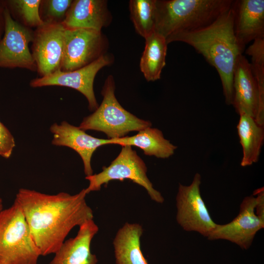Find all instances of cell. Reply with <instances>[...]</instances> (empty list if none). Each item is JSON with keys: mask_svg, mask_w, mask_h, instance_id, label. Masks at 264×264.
Listing matches in <instances>:
<instances>
[{"mask_svg": "<svg viewBox=\"0 0 264 264\" xmlns=\"http://www.w3.org/2000/svg\"><path fill=\"white\" fill-rule=\"evenodd\" d=\"M85 189L70 195L60 192L44 194L21 188L16 195L41 256L54 254L70 231L93 219L88 205Z\"/></svg>", "mask_w": 264, "mask_h": 264, "instance_id": "1", "label": "cell"}, {"mask_svg": "<svg viewBox=\"0 0 264 264\" xmlns=\"http://www.w3.org/2000/svg\"><path fill=\"white\" fill-rule=\"evenodd\" d=\"M166 41L168 44L173 42L185 43L201 54L217 70L225 103L227 105H232L233 71L237 58L243 52L234 33L232 4L209 25L174 34Z\"/></svg>", "mask_w": 264, "mask_h": 264, "instance_id": "2", "label": "cell"}, {"mask_svg": "<svg viewBox=\"0 0 264 264\" xmlns=\"http://www.w3.org/2000/svg\"><path fill=\"white\" fill-rule=\"evenodd\" d=\"M232 0H156L154 32L166 40L206 27L232 5Z\"/></svg>", "mask_w": 264, "mask_h": 264, "instance_id": "3", "label": "cell"}, {"mask_svg": "<svg viewBox=\"0 0 264 264\" xmlns=\"http://www.w3.org/2000/svg\"><path fill=\"white\" fill-rule=\"evenodd\" d=\"M115 88L113 76H108L101 91L103 99L101 105L83 119L80 129L103 132L108 139H115L152 126L150 121L138 118L121 106L115 97Z\"/></svg>", "mask_w": 264, "mask_h": 264, "instance_id": "4", "label": "cell"}, {"mask_svg": "<svg viewBox=\"0 0 264 264\" xmlns=\"http://www.w3.org/2000/svg\"><path fill=\"white\" fill-rule=\"evenodd\" d=\"M40 256L23 212L14 200L0 213V263L37 264Z\"/></svg>", "mask_w": 264, "mask_h": 264, "instance_id": "5", "label": "cell"}, {"mask_svg": "<svg viewBox=\"0 0 264 264\" xmlns=\"http://www.w3.org/2000/svg\"><path fill=\"white\" fill-rule=\"evenodd\" d=\"M118 156L108 167H103L100 173L86 176L89 181L85 189L87 194L101 189V186L113 180L123 181L130 179L147 191L151 198L159 203L164 199L161 193L155 190L147 176V168L144 161L132 146H122Z\"/></svg>", "mask_w": 264, "mask_h": 264, "instance_id": "6", "label": "cell"}, {"mask_svg": "<svg viewBox=\"0 0 264 264\" xmlns=\"http://www.w3.org/2000/svg\"><path fill=\"white\" fill-rule=\"evenodd\" d=\"M201 175L196 173L189 185L179 183L176 220L185 231L207 237L217 223L212 220L200 193Z\"/></svg>", "mask_w": 264, "mask_h": 264, "instance_id": "7", "label": "cell"}, {"mask_svg": "<svg viewBox=\"0 0 264 264\" xmlns=\"http://www.w3.org/2000/svg\"><path fill=\"white\" fill-rule=\"evenodd\" d=\"M108 46L101 31L66 28L61 70L69 71L88 65L106 54Z\"/></svg>", "mask_w": 264, "mask_h": 264, "instance_id": "8", "label": "cell"}, {"mask_svg": "<svg viewBox=\"0 0 264 264\" xmlns=\"http://www.w3.org/2000/svg\"><path fill=\"white\" fill-rule=\"evenodd\" d=\"M5 22L4 33L0 40V67L37 71L36 65L29 47L34 30L14 20L6 7Z\"/></svg>", "mask_w": 264, "mask_h": 264, "instance_id": "9", "label": "cell"}, {"mask_svg": "<svg viewBox=\"0 0 264 264\" xmlns=\"http://www.w3.org/2000/svg\"><path fill=\"white\" fill-rule=\"evenodd\" d=\"M112 62V57L105 54L82 68L69 71L59 69L47 75L32 79L29 86L33 88L56 86L73 88L86 97L89 110L94 111L99 106L93 89L95 77L101 68Z\"/></svg>", "mask_w": 264, "mask_h": 264, "instance_id": "10", "label": "cell"}, {"mask_svg": "<svg viewBox=\"0 0 264 264\" xmlns=\"http://www.w3.org/2000/svg\"><path fill=\"white\" fill-rule=\"evenodd\" d=\"M232 105L238 114H246L264 126V100L261 96L251 64L242 54L237 58L233 75Z\"/></svg>", "mask_w": 264, "mask_h": 264, "instance_id": "11", "label": "cell"}, {"mask_svg": "<svg viewBox=\"0 0 264 264\" xmlns=\"http://www.w3.org/2000/svg\"><path fill=\"white\" fill-rule=\"evenodd\" d=\"M66 28L63 24H46L34 30L31 53L40 77L61 68Z\"/></svg>", "mask_w": 264, "mask_h": 264, "instance_id": "12", "label": "cell"}, {"mask_svg": "<svg viewBox=\"0 0 264 264\" xmlns=\"http://www.w3.org/2000/svg\"><path fill=\"white\" fill-rule=\"evenodd\" d=\"M255 204L254 196L245 197L241 203L238 215L229 223L217 224L207 238L211 241H228L247 250L257 233L264 227V222L256 215Z\"/></svg>", "mask_w": 264, "mask_h": 264, "instance_id": "13", "label": "cell"}, {"mask_svg": "<svg viewBox=\"0 0 264 264\" xmlns=\"http://www.w3.org/2000/svg\"><path fill=\"white\" fill-rule=\"evenodd\" d=\"M49 130L53 134L51 142L53 145L70 148L79 154L83 162L86 176L93 175L91 159L94 152L100 146L111 144L110 139L92 136L79 127L72 125L66 121L60 124H53Z\"/></svg>", "mask_w": 264, "mask_h": 264, "instance_id": "14", "label": "cell"}, {"mask_svg": "<svg viewBox=\"0 0 264 264\" xmlns=\"http://www.w3.org/2000/svg\"><path fill=\"white\" fill-rule=\"evenodd\" d=\"M232 7L235 35L243 51L247 44L264 38V0H233Z\"/></svg>", "mask_w": 264, "mask_h": 264, "instance_id": "15", "label": "cell"}, {"mask_svg": "<svg viewBox=\"0 0 264 264\" xmlns=\"http://www.w3.org/2000/svg\"><path fill=\"white\" fill-rule=\"evenodd\" d=\"M74 238L65 240L48 264H97L95 255L90 251V244L99 228L93 219L79 226Z\"/></svg>", "mask_w": 264, "mask_h": 264, "instance_id": "16", "label": "cell"}, {"mask_svg": "<svg viewBox=\"0 0 264 264\" xmlns=\"http://www.w3.org/2000/svg\"><path fill=\"white\" fill-rule=\"evenodd\" d=\"M111 19L107 0H73L63 24L66 29L101 31L110 24Z\"/></svg>", "mask_w": 264, "mask_h": 264, "instance_id": "17", "label": "cell"}, {"mask_svg": "<svg viewBox=\"0 0 264 264\" xmlns=\"http://www.w3.org/2000/svg\"><path fill=\"white\" fill-rule=\"evenodd\" d=\"M111 144L135 146L142 149L146 155L158 158H168L174 154L177 147L166 139L157 128L148 127L132 136L110 139Z\"/></svg>", "mask_w": 264, "mask_h": 264, "instance_id": "18", "label": "cell"}, {"mask_svg": "<svg viewBox=\"0 0 264 264\" xmlns=\"http://www.w3.org/2000/svg\"><path fill=\"white\" fill-rule=\"evenodd\" d=\"M143 232L136 223L126 222L118 230L113 242L116 264H148L141 250Z\"/></svg>", "mask_w": 264, "mask_h": 264, "instance_id": "19", "label": "cell"}, {"mask_svg": "<svg viewBox=\"0 0 264 264\" xmlns=\"http://www.w3.org/2000/svg\"><path fill=\"white\" fill-rule=\"evenodd\" d=\"M239 116L237 129L242 151L241 165L247 167L259 161L264 141V126L246 114Z\"/></svg>", "mask_w": 264, "mask_h": 264, "instance_id": "20", "label": "cell"}, {"mask_svg": "<svg viewBox=\"0 0 264 264\" xmlns=\"http://www.w3.org/2000/svg\"><path fill=\"white\" fill-rule=\"evenodd\" d=\"M145 39V46L140 61V68L147 81L160 79L166 65L167 45L166 39L154 32Z\"/></svg>", "mask_w": 264, "mask_h": 264, "instance_id": "21", "label": "cell"}, {"mask_svg": "<svg viewBox=\"0 0 264 264\" xmlns=\"http://www.w3.org/2000/svg\"><path fill=\"white\" fill-rule=\"evenodd\" d=\"M129 7L137 33L145 39L154 33L156 0H131Z\"/></svg>", "mask_w": 264, "mask_h": 264, "instance_id": "22", "label": "cell"}, {"mask_svg": "<svg viewBox=\"0 0 264 264\" xmlns=\"http://www.w3.org/2000/svg\"><path fill=\"white\" fill-rule=\"evenodd\" d=\"M41 0H5L12 18L28 28H37L44 24L39 14Z\"/></svg>", "mask_w": 264, "mask_h": 264, "instance_id": "23", "label": "cell"}, {"mask_svg": "<svg viewBox=\"0 0 264 264\" xmlns=\"http://www.w3.org/2000/svg\"><path fill=\"white\" fill-rule=\"evenodd\" d=\"M73 0H41L39 14L46 24H63Z\"/></svg>", "mask_w": 264, "mask_h": 264, "instance_id": "24", "label": "cell"}, {"mask_svg": "<svg viewBox=\"0 0 264 264\" xmlns=\"http://www.w3.org/2000/svg\"><path fill=\"white\" fill-rule=\"evenodd\" d=\"M246 53L251 57L252 71L261 96L264 100V38L254 40L246 49Z\"/></svg>", "mask_w": 264, "mask_h": 264, "instance_id": "25", "label": "cell"}, {"mask_svg": "<svg viewBox=\"0 0 264 264\" xmlns=\"http://www.w3.org/2000/svg\"><path fill=\"white\" fill-rule=\"evenodd\" d=\"M15 147L13 135L0 121V156L8 159L11 156Z\"/></svg>", "mask_w": 264, "mask_h": 264, "instance_id": "26", "label": "cell"}, {"mask_svg": "<svg viewBox=\"0 0 264 264\" xmlns=\"http://www.w3.org/2000/svg\"><path fill=\"white\" fill-rule=\"evenodd\" d=\"M256 196L255 211L256 215L264 222V189L261 187L255 190L253 194Z\"/></svg>", "mask_w": 264, "mask_h": 264, "instance_id": "27", "label": "cell"}, {"mask_svg": "<svg viewBox=\"0 0 264 264\" xmlns=\"http://www.w3.org/2000/svg\"><path fill=\"white\" fill-rule=\"evenodd\" d=\"M5 0H0V40L2 38L5 28Z\"/></svg>", "mask_w": 264, "mask_h": 264, "instance_id": "28", "label": "cell"}, {"mask_svg": "<svg viewBox=\"0 0 264 264\" xmlns=\"http://www.w3.org/2000/svg\"><path fill=\"white\" fill-rule=\"evenodd\" d=\"M3 210V202L1 198H0V213Z\"/></svg>", "mask_w": 264, "mask_h": 264, "instance_id": "29", "label": "cell"}, {"mask_svg": "<svg viewBox=\"0 0 264 264\" xmlns=\"http://www.w3.org/2000/svg\"><path fill=\"white\" fill-rule=\"evenodd\" d=\"M0 264H2V263H0Z\"/></svg>", "mask_w": 264, "mask_h": 264, "instance_id": "30", "label": "cell"}]
</instances>
